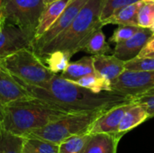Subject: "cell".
Instances as JSON below:
<instances>
[{
    "instance_id": "cell-1",
    "label": "cell",
    "mask_w": 154,
    "mask_h": 153,
    "mask_svg": "<svg viewBox=\"0 0 154 153\" xmlns=\"http://www.w3.org/2000/svg\"><path fill=\"white\" fill-rule=\"evenodd\" d=\"M21 84L30 96L68 114L106 111L116 106L133 102L131 97L116 91L93 92L58 74L42 86Z\"/></svg>"
},
{
    "instance_id": "cell-2",
    "label": "cell",
    "mask_w": 154,
    "mask_h": 153,
    "mask_svg": "<svg viewBox=\"0 0 154 153\" xmlns=\"http://www.w3.org/2000/svg\"><path fill=\"white\" fill-rule=\"evenodd\" d=\"M66 115L68 113L62 112L39 98L30 96L4 106L0 127L12 134L23 137Z\"/></svg>"
},
{
    "instance_id": "cell-3",
    "label": "cell",
    "mask_w": 154,
    "mask_h": 153,
    "mask_svg": "<svg viewBox=\"0 0 154 153\" xmlns=\"http://www.w3.org/2000/svg\"><path fill=\"white\" fill-rule=\"evenodd\" d=\"M102 6L103 0H88L69 27L36 53L42 58L54 51H66L72 56L79 52L82 41L92 32L103 27Z\"/></svg>"
},
{
    "instance_id": "cell-4",
    "label": "cell",
    "mask_w": 154,
    "mask_h": 153,
    "mask_svg": "<svg viewBox=\"0 0 154 153\" xmlns=\"http://www.w3.org/2000/svg\"><path fill=\"white\" fill-rule=\"evenodd\" d=\"M0 65L19 82L29 86H42L53 73L32 49L23 48L0 59Z\"/></svg>"
},
{
    "instance_id": "cell-5",
    "label": "cell",
    "mask_w": 154,
    "mask_h": 153,
    "mask_svg": "<svg viewBox=\"0 0 154 153\" xmlns=\"http://www.w3.org/2000/svg\"><path fill=\"white\" fill-rule=\"evenodd\" d=\"M106 111L68 114L47 125L26 133L23 138H38L60 144L70 136L85 134L96 119Z\"/></svg>"
},
{
    "instance_id": "cell-6",
    "label": "cell",
    "mask_w": 154,
    "mask_h": 153,
    "mask_svg": "<svg viewBox=\"0 0 154 153\" xmlns=\"http://www.w3.org/2000/svg\"><path fill=\"white\" fill-rule=\"evenodd\" d=\"M44 7L42 0H0L5 21L20 28L32 41V46Z\"/></svg>"
},
{
    "instance_id": "cell-7",
    "label": "cell",
    "mask_w": 154,
    "mask_h": 153,
    "mask_svg": "<svg viewBox=\"0 0 154 153\" xmlns=\"http://www.w3.org/2000/svg\"><path fill=\"white\" fill-rule=\"evenodd\" d=\"M112 91L118 92L131 98L154 88L153 71H136L125 69L111 82Z\"/></svg>"
},
{
    "instance_id": "cell-8",
    "label": "cell",
    "mask_w": 154,
    "mask_h": 153,
    "mask_svg": "<svg viewBox=\"0 0 154 153\" xmlns=\"http://www.w3.org/2000/svg\"><path fill=\"white\" fill-rule=\"evenodd\" d=\"M88 1V0H70L54 23L38 40L33 41L32 46L33 51L37 52L67 29Z\"/></svg>"
},
{
    "instance_id": "cell-9",
    "label": "cell",
    "mask_w": 154,
    "mask_h": 153,
    "mask_svg": "<svg viewBox=\"0 0 154 153\" xmlns=\"http://www.w3.org/2000/svg\"><path fill=\"white\" fill-rule=\"evenodd\" d=\"M23 48L32 49V41L23 31L5 21L0 23V59Z\"/></svg>"
},
{
    "instance_id": "cell-10",
    "label": "cell",
    "mask_w": 154,
    "mask_h": 153,
    "mask_svg": "<svg viewBox=\"0 0 154 153\" xmlns=\"http://www.w3.org/2000/svg\"><path fill=\"white\" fill-rule=\"evenodd\" d=\"M134 105V102L124 103L116 106L102 115H100L90 126L89 134L94 133H116L118 132L119 124L125 114V112Z\"/></svg>"
},
{
    "instance_id": "cell-11",
    "label": "cell",
    "mask_w": 154,
    "mask_h": 153,
    "mask_svg": "<svg viewBox=\"0 0 154 153\" xmlns=\"http://www.w3.org/2000/svg\"><path fill=\"white\" fill-rule=\"evenodd\" d=\"M152 36L153 33L150 28H141L131 38L116 44L113 50V54L124 61L130 60L137 57L146 42Z\"/></svg>"
},
{
    "instance_id": "cell-12",
    "label": "cell",
    "mask_w": 154,
    "mask_h": 153,
    "mask_svg": "<svg viewBox=\"0 0 154 153\" xmlns=\"http://www.w3.org/2000/svg\"><path fill=\"white\" fill-rule=\"evenodd\" d=\"M30 96H32L26 88L0 65V104L5 106L16 100Z\"/></svg>"
},
{
    "instance_id": "cell-13",
    "label": "cell",
    "mask_w": 154,
    "mask_h": 153,
    "mask_svg": "<svg viewBox=\"0 0 154 153\" xmlns=\"http://www.w3.org/2000/svg\"><path fill=\"white\" fill-rule=\"evenodd\" d=\"M124 135L120 133L90 134L81 153H117L119 142Z\"/></svg>"
},
{
    "instance_id": "cell-14",
    "label": "cell",
    "mask_w": 154,
    "mask_h": 153,
    "mask_svg": "<svg viewBox=\"0 0 154 153\" xmlns=\"http://www.w3.org/2000/svg\"><path fill=\"white\" fill-rule=\"evenodd\" d=\"M93 61L95 71L111 82L125 69V61L118 59L114 54L94 55Z\"/></svg>"
},
{
    "instance_id": "cell-15",
    "label": "cell",
    "mask_w": 154,
    "mask_h": 153,
    "mask_svg": "<svg viewBox=\"0 0 154 153\" xmlns=\"http://www.w3.org/2000/svg\"><path fill=\"white\" fill-rule=\"evenodd\" d=\"M69 1L70 0H59L45 5L39 19V23L35 32L34 41L38 40L54 23V22L60 15V14L65 9Z\"/></svg>"
},
{
    "instance_id": "cell-16",
    "label": "cell",
    "mask_w": 154,
    "mask_h": 153,
    "mask_svg": "<svg viewBox=\"0 0 154 153\" xmlns=\"http://www.w3.org/2000/svg\"><path fill=\"white\" fill-rule=\"evenodd\" d=\"M81 50L92 56L113 53V50L111 49L109 42L106 41V35L101 28L92 32L82 41L79 46V51Z\"/></svg>"
},
{
    "instance_id": "cell-17",
    "label": "cell",
    "mask_w": 154,
    "mask_h": 153,
    "mask_svg": "<svg viewBox=\"0 0 154 153\" xmlns=\"http://www.w3.org/2000/svg\"><path fill=\"white\" fill-rule=\"evenodd\" d=\"M143 2L139 1L126 6H124L115 12L112 15L102 20L101 23L104 25L106 24H125V25H138L137 14L140 7ZM139 26V25H138Z\"/></svg>"
},
{
    "instance_id": "cell-18",
    "label": "cell",
    "mask_w": 154,
    "mask_h": 153,
    "mask_svg": "<svg viewBox=\"0 0 154 153\" xmlns=\"http://www.w3.org/2000/svg\"><path fill=\"white\" fill-rule=\"evenodd\" d=\"M149 119H151V117L146 109L143 106L134 103V105L125 112L119 124L118 132L125 134Z\"/></svg>"
},
{
    "instance_id": "cell-19",
    "label": "cell",
    "mask_w": 154,
    "mask_h": 153,
    "mask_svg": "<svg viewBox=\"0 0 154 153\" xmlns=\"http://www.w3.org/2000/svg\"><path fill=\"white\" fill-rule=\"evenodd\" d=\"M95 72L93 56H85L80 60L73 62H69L60 76L69 81L75 82L80 78Z\"/></svg>"
},
{
    "instance_id": "cell-20",
    "label": "cell",
    "mask_w": 154,
    "mask_h": 153,
    "mask_svg": "<svg viewBox=\"0 0 154 153\" xmlns=\"http://www.w3.org/2000/svg\"><path fill=\"white\" fill-rule=\"evenodd\" d=\"M74 83L83 87H86L88 89H90L91 91L96 93H99L103 91H112L111 81L100 76L96 71L80 78Z\"/></svg>"
},
{
    "instance_id": "cell-21",
    "label": "cell",
    "mask_w": 154,
    "mask_h": 153,
    "mask_svg": "<svg viewBox=\"0 0 154 153\" xmlns=\"http://www.w3.org/2000/svg\"><path fill=\"white\" fill-rule=\"evenodd\" d=\"M24 139L0 128V153H23Z\"/></svg>"
},
{
    "instance_id": "cell-22",
    "label": "cell",
    "mask_w": 154,
    "mask_h": 153,
    "mask_svg": "<svg viewBox=\"0 0 154 153\" xmlns=\"http://www.w3.org/2000/svg\"><path fill=\"white\" fill-rule=\"evenodd\" d=\"M72 55L66 51H54L42 57L44 63L55 74L61 73L70 62Z\"/></svg>"
},
{
    "instance_id": "cell-23",
    "label": "cell",
    "mask_w": 154,
    "mask_h": 153,
    "mask_svg": "<svg viewBox=\"0 0 154 153\" xmlns=\"http://www.w3.org/2000/svg\"><path fill=\"white\" fill-rule=\"evenodd\" d=\"M89 133L78 134L64 140L59 147V153H81L89 139Z\"/></svg>"
},
{
    "instance_id": "cell-24",
    "label": "cell",
    "mask_w": 154,
    "mask_h": 153,
    "mask_svg": "<svg viewBox=\"0 0 154 153\" xmlns=\"http://www.w3.org/2000/svg\"><path fill=\"white\" fill-rule=\"evenodd\" d=\"M138 25L142 28H150L154 23V1L143 2L137 14Z\"/></svg>"
},
{
    "instance_id": "cell-25",
    "label": "cell",
    "mask_w": 154,
    "mask_h": 153,
    "mask_svg": "<svg viewBox=\"0 0 154 153\" xmlns=\"http://www.w3.org/2000/svg\"><path fill=\"white\" fill-rule=\"evenodd\" d=\"M26 143L36 153H59L60 144L38 138H24Z\"/></svg>"
},
{
    "instance_id": "cell-26",
    "label": "cell",
    "mask_w": 154,
    "mask_h": 153,
    "mask_svg": "<svg viewBox=\"0 0 154 153\" xmlns=\"http://www.w3.org/2000/svg\"><path fill=\"white\" fill-rule=\"evenodd\" d=\"M142 27L138 25H118V27L114 31L112 36L109 38L108 41L115 44L125 41L127 39L131 38L134 34H135Z\"/></svg>"
},
{
    "instance_id": "cell-27",
    "label": "cell",
    "mask_w": 154,
    "mask_h": 153,
    "mask_svg": "<svg viewBox=\"0 0 154 153\" xmlns=\"http://www.w3.org/2000/svg\"><path fill=\"white\" fill-rule=\"evenodd\" d=\"M139 1L141 0H103V6L101 10L100 19L101 21L105 20L106 18L112 15L115 12H116L120 8Z\"/></svg>"
},
{
    "instance_id": "cell-28",
    "label": "cell",
    "mask_w": 154,
    "mask_h": 153,
    "mask_svg": "<svg viewBox=\"0 0 154 153\" xmlns=\"http://www.w3.org/2000/svg\"><path fill=\"white\" fill-rule=\"evenodd\" d=\"M125 69L136 71H153L154 58H134L125 61Z\"/></svg>"
},
{
    "instance_id": "cell-29",
    "label": "cell",
    "mask_w": 154,
    "mask_h": 153,
    "mask_svg": "<svg viewBox=\"0 0 154 153\" xmlns=\"http://www.w3.org/2000/svg\"><path fill=\"white\" fill-rule=\"evenodd\" d=\"M132 101L135 104L143 106L149 113L150 117H154V88L132 98Z\"/></svg>"
},
{
    "instance_id": "cell-30",
    "label": "cell",
    "mask_w": 154,
    "mask_h": 153,
    "mask_svg": "<svg viewBox=\"0 0 154 153\" xmlns=\"http://www.w3.org/2000/svg\"><path fill=\"white\" fill-rule=\"evenodd\" d=\"M136 58H154V35L146 42Z\"/></svg>"
},
{
    "instance_id": "cell-31",
    "label": "cell",
    "mask_w": 154,
    "mask_h": 153,
    "mask_svg": "<svg viewBox=\"0 0 154 153\" xmlns=\"http://www.w3.org/2000/svg\"><path fill=\"white\" fill-rule=\"evenodd\" d=\"M24 139V138H23ZM23 153H36L25 142L24 140V142H23Z\"/></svg>"
},
{
    "instance_id": "cell-32",
    "label": "cell",
    "mask_w": 154,
    "mask_h": 153,
    "mask_svg": "<svg viewBox=\"0 0 154 153\" xmlns=\"http://www.w3.org/2000/svg\"><path fill=\"white\" fill-rule=\"evenodd\" d=\"M3 108H4V106L0 104V126H1L2 120H3Z\"/></svg>"
},
{
    "instance_id": "cell-33",
    "label": "cell",
    "mask_w": 154,
    "mask_h": 153,
    "mask_svg": "<svg viewBox=\"0 0 154 153\" xmlns=\"http://www.w3.org/2000/svg\"><path fill=\"white\" fill-rule=\"evenodd\" d=\"M42 1H43L44 5H50V4H51V3H54V2H56V1H59V0H42Z\"/></svg>"
},
{
    "instance_id": "cell-34",
    "label": "cell",
    "mask_w": 154,
    "mask_h": 153,
    "mask_svg": "<svg viewBox=\"0 0 154 153\" xmlns=\"http://www.w3.org/2000/svg\"><path fill=\"white\" fill-rule=\"evenodd\" d=\"M5 22V18L3 16V14H2V11H1V8H0V23H4Z\"/></svg>"
},
{
    "instance_id": "cell-35",
    "label": "cell",
    "mask_w": 154,
    "mask_h": 153,
    "mask_svg": "<svg viewBox=\"0 0 154 153\" xmlns=\"http://www.w3.org/2000/svg\"><path fill=\"white\" fill-rule=\"evenodd\" d=\"M150 30L152 32V33H153V35H154V23L152 25V26H151V27H150Z\"/></svg>"
},
{
    "instance_id": "cell-36",
    "label": "cell",
    "mask_w": 154,
    "mask_h": 153,
    "mask_svg": "<svg viewBox=\"0 0 154 153\" xmlns=\"http://www.w3.org/2000/svg\"><path fill=\"white\" fill-rule=\"evenodd\" d=\"M152 1H154V0H152Z\"/></svg>"
},
{
    "instance_id": "cell-37",
    "label": "cell",
    "mask_w": 154,
    "mask_h": 153,
    "mask_svg": "<svg viewBox=\"0 0 154 153\" xmlns=\"http://www.w3.org/2000/svg\"><path fill=\"white\" fill-rule=\"evenodd\" d=\"M0 128H1V127H0Z\"/></svg>"
}]
</instances>
